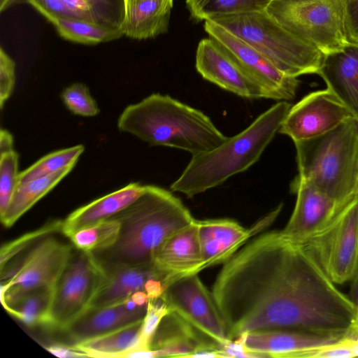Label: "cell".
<instances>
[{
	"mask_svg": "<svg viewBox=\"0 0 358 358\" xmlns=\"http://www.w3.org/2000/svg\"><path fill=\"white\" fill-rule=\"evenodd\" d=\"M204 29L262 87L266 99L288 101L294 98L299 83L296 78L282 72L256 49L213 21L206 20Z\"/></svg>",
	"mask_w": 358,
	"mask_h": 358,
	"instance_id": "7c38bea8",
	"label": "cell"
},
{
	"mask_svg": "<svg viewBox=\"0 0 358 358\" xmlns=\"http://www.w3.org/2000/svg\"><path fill=\"white\" fill-rule=\"evenodd\" d=\"M281 208L280 205L250 229L229 219L196 220L204 268L225 263L250 237L269 225Z\"/></svg>",
	"mask_w": 358,
	"mask_h": 358,
	"instance_id": "2e32d148",
	"label": "cell"
},
{
	"mask_svg": "<svg viewBox=\"0 0 358 358\" xmlns=\"http://www.w3.org/2000/svg\"><path fill=\"white\" fill-rule=\"evenodd\" d=\"M355 119H356V121H357V124H358V115L357 116H355Z\"/></svg>",
	"mask_w": 358,
	"mask_h": 358,
	"instance_id": "7dc6e473",
	"label": "cell"
},
{
	"mask_svg": "<svg viewBox=\"0 0 358 358\" xmlns=\"http://www.w3.org/2000/svg\"><path fill=\"white\" fill-rule=\"evenodd\" d=\"M357 326H358V308H357Z\"/></svg>",
	"mask_w": 358,
	"mask_h": 358,
	"instance_id": "c3c4849f",
	"label": "cell"
},
{
	"mask_svg": "<svg viewBox=\"0 0 358 358\" xmlns=\"http://www.w3.org/2000/svg\"><path fill=\"white\" fill-rule=\"evenodd\" d=\"M343 8L347 38L358 44V0H343Z\"/></svg>",
	"mask_w": 358,
	"mask_h": 358,
	"instance_id": "ab89813d",
	"label": "cell"
},
{
	"mask_svg": "<svg viewBox=\"0 0 358 358\" xmlns=\"http://www.w3.org/2000/svg\"><path fill=\"white\" fill-rule=\"evenodd\" d=\"M357 338L345 337L336 342L310 350L305 354L303 358H351L357 357Z\"/></svg>",
	"mask_w": 358,
	"mask_h": 358,
	"instance_id": "8d00e7d4",
	"label": "cell"
},
{
	"mask_svg": "<svg viewBox=\"0 0 358 358\" xmlns=\"http://www.w3.org/2000/svg\"><path fill=\"white\" fill-rule=\"evenodd\" d=\"M294 144L299 177L341 208L358 196V124L355 117L325 134Z\"/></svg>",
	"mask_w": 358,
	"mask_h": 358,
	"instance_id": "5b68a950",
	"label": "cell"
},
{
	"mask_svg": "<svg viewBox=\"0 0 358 358\" xmlns=\"http://www.w3.org/2000/svg\"><path fill=\"white\" fill-rule=\"evenodd\" d=\"M298 244L334 283L351 280L358 268V196L321 230Z\"/></svg>",
	"mask_w": 358,
	"mask_h": 358,
	"instance_id": "9c48e42d",
	"label": "cell"
},
{
	"mask_svg": "<svg viewBox=\"0 0 358 358\" xmlns=\"http://www.w3.org/2000/svg\"><path fill=\"white\" fill-rule=\"evenodd\" d=\"M62 99L68 109L76 115L92 117L99 113L96 101L83 83H74L64 89Z\"/></svg>",
	"mask_w": 358,
	"mask_h": 358,
	"instance_id": "836d02e7",
	"label": "cell"
},
{
	"mask_svg": "<svg viewBox=\"0 0 358 358\" xmlns=\"http://www.w3.org/2000/svg\"><path fill=\"white\" fill-rule=\"evenodd\" d=\"M353 113L358 115V44L348 41L342 48L324 55L317 73Z\"/></svg>",
	"mask_w": 358,
	"mask_h": 358,
	"instance_id": "44dd1931",
	"label": "cell"
},
{
	"mask_svg": "<svg viewBox=\"0 0 358 358\" xmlns=\"http://www.w3.org/2000/svg\"><path fill=\"white\" fill-rule=\"evenodd\" d=\"M143 320L106 334L75 343L74 346L90 357H127L133 352L145 350L141 338Z\"/></svg>",
	"mask_w": 358,
	"mask_h": 358,
	"instance_id": "d4e9b609",
	"label": "cell"
},
{
	"mask_svg": "<svg viewBox=\"0 0 358 358\" xmlns=\"http://www.w3.org/2000/svg\"><path fill=\"white\" fill-rule=\"evenodd\" d=\"M13 145L12 135L8 131L1 129L0 132V153L13 150Z\"/></svg>",
	"mask_w": 358,
	"mask_h": 358,
	"instance_id": "7bdbcfd3",
	"label": "cell"
},
{
	"mask_svg": "<svg viewBox=\"0 0 358 358\" xmlns=\"http://www.w3.org/2000/svg\"><path fill=\"white\" fill-rule=\"evenodd\" d=\"M170 312L162 297L150 299L141 329L142 343L145 350H150L155 334L163 317Z\"/></svg>",
	"mask_w": 358,
	"mask_h": 358,
	"instance_id": "d590c367",
	"label": "cell"
},
{
	"mask_svg": "<svg viewBox=\"0 0 358 358\" xmlns=\"http://www.w3.org/2000/svg\"><path fill=\"white\" fill-rule=\"evenodd\" d=\"M63 220H51L34 231L10 241L1 246L0 250V268L13 260L15 256L27 249L36 241L62 231Z\"/></svg>",
	"mask_w": 358,
	"mask_h": 358,
	"instance_id": "1f68e13d",
	"label": "cell"
},
{
	"mask_svg": "<svg viewBox=\"0 0 358 358\" xmlns=\"http://www.w3.org/2000/svg\"><path fill=\"white\" fill-rule=\"evenodd\" d=\"M105 278V271L92 252L76 248L53 288L44 327L65 329L90 306Z\"/></svg>",
	"mask_w": 358,
	"mask_h": 358,
	"instance_id": "ba28073f",
	"label": "cell"
},
{
	"mask_svg": "<svg viewBox=\"0 0 358 358\" xmlns=\"http://www.w3.org/2000/svg\"><path fill=\"white\" fill-rule=\"evenodd\" d=\"M148 306H137L131 298L115 304L88 308L66 329L75 343L92 339L144 318Z\"/></svg>",
	"mask_w": 358,
	"mask_h": 358,
	"instance_id": "d6986e66",
	"label": "cell"
},
{
	"mask_svg": "<svg viewBox=\"0 0 358 358\" xmlns=\"http://www.w3.org/2000/svg\"><path fill=\"white\" fill-rule=\"evenodd\" d=\"M145 185L131 182L72 212L63 220V234L70 238L80 229L109 219L126 208L143 192Z\"/></svg>",
	"mask_w": 358,
	"mask_h": 358,
	"instance_id": "7402d4cb",
	"label": "cell"
},
{
	"mask_svg": "<svg viewBox=\"0 0 358 358\" xmlns=\"http://www.w3.org/2000/svg\"><path fill=\"white\" fill-rule=\"evenodd\" d=\"M1 154L0 159V216L10 201L17 185L18 155L13 150Z\"/></svg>",
	"mask_w": 358,
	"mask_h": 358,
	"instance_id": "d6a6232c",
	"label": "cell"
},
{
	"mask_svg": "<svg viewBox=\"0 0 358 358\" xmlns=\"http://www.w3.org/2000/svg\"><path fill=\"white\" fill-rule=\"evenodd\" d=\"M348 296L358 308V268L353 276Z\"/></svg>",
	"mask_w": 358,
	"mask_h": 358,
	"instance_id": "ee69618b",
	"label": "cell"
},
{
	"mask_svg": "<svg viewBox=\"0 0 358 358\" xmlns=\"http://www.w3.org/2000/svg\"><path fill=\"white\" fill-rule=\"evenodd\" d=\"M73 250L72 245L48 236L36 243L23 258L0 268L2 305L31 289L54 287Z\"/></svg>",
	"mask_w": 358,
	"mask_h": 358,
	"instance_id": "30bf717a",
	"label": "cell"
},
{
	"mask_svg": "<svg viewBox=\"0 0 358 358\" xmlns=\"http://www.w3.org/2000/svg\"><path fill=\"white\" fill-rule=\"evenodd\" d=\"M102 266L105 278L90 307H103L120 303L137 291H145V284L149 279L156 277L161 280L152 266L127 264Z\"/></svg>",
	"mask_w": 358,
	"mask_h": 358,
	"instance_id": "603a6c76",
	"label": "cell"
},
{
	"mask_svg": "<svg viewBox=\"0 0 358 358\" xmlns=\"http://www.w3.org/2000/svg\"><path fill=\"white\" fill-rule=\"evenodd\" d=\"M196 69L204 79L238 96L266 99L262 87L222 46L210 37L199 43Z\"/></svg>",
	"mask_w": 358,
	"mask_h": 358,
	"instance_id": "5bb4252c",
	"label": "cell"
},
{
	"mask_svg": "<svg viewBox=\"0 0 358 358\" xmlns=\"http://www.w3.org/2000/svg\"><path fill=\"white\" fill-rule=\"evenodd\" d=\"M180 315L171 311L162 320L152 341V357H189L202 350L220 349Z\"/></svg>",
	"mask_w": 358,
	"mask_h": 358,
	"instance_id": "ffe728a7",
	"label": "cell"
},
{
	"mask_svg": "<svg viewBox=\"0 0 358 358\" xmlns=\"http://www.w3.org/2000/svg\"><path fill=\"white\" fill-rule=\"evenodd\" d=\"M22 2L31 4L49 21L57 17H73L62 0H0V10L3 12Z\"/></svg>",
	"mask_w": 358,
	"mask_h": 358,
	"instance_id": "74e56055",
	"label": "cell"
},
{
	"mask_svg": "<svg viewBox=\"0 0 358 358\" xmlns=\"http://www.w3.org/2000/svg\"><path fill=\"white\" fill-rule=\"evenodd\" d=\"M53 287H41L3 304L7 312L29 327L44 326L51 305Z\"/></svg>",
	"mask_w": 358,
	"mask_h": 358,
	"instance_id": "4316f807",
	"label": "cell"
},
{
	"mask_svg": "<svg viewBox=\"0 0 358 358\" xmlns=\"http://www.w3.org/2000/svg\"><path fill=\"white\" fill-rule=\"evenodd\" d=\"M96 22L106 27L120 29L125 13V0H87Z\"/></svg>",
	"mask_w": 358,
	"mask_h": 358,
	"instance_id": "e575fe53",
	"label": "cell"
},
{
	"mask_svg": "<svg viewBox=\"0 0 358 358\" xmlns=\"http://www.w3.org/2000/svg\"><path fill=\"white\" fill-rule=\"evenodd\" d=\"M62 1L73 17L97 22L92 8L87 0Z\"/></svg>",
	"mask_w": 358,
	"mask_h": 358,
	"instance_id": "60d3db41",
	"label": "cell"
},
{
	"mask_svg": "<svg viewBox=\"0 0 358 358\" xmlns=\"http://www.w3.org/2000/svg\"><path fill=\"white\" fill-rule=\"evenodd\" d=\"M117 127L151 145L184 150L192 155L211 150L228 138L199 110L160 94L128 106Z\"/></svg>",
	"mask_w": 358,
	"mask_h": 358,
	"instance_id": "3957f363",
	"label": "cell"
},
{
	"mask_svg": "<svg viewBox=\"0 0 358 358\" xmlns=\"http://www.w3.org/2000/svg\"><path fill=\"white\" fill-rule=\"evenodd\" d=\"M290 108L286 101H280L219 146L192 155L180 176L171 185V190L190 198L248 169L258 161L279 131Z\"/></svg>",
	"mask_w": 358,
	"mask_h": 358,
	"instance_id": "277c9868",
	"label": "cell"
},
{
	"mask_svg": "<svg viewBox=\"0 0 358 358\" xmlns=\"http://www.w3.org/2000/svg\"><path fill=\"white\" fill-rule=\"evenodd\" d=\"M300 244L263 234L227 260L212 287L229 338L266 329L358 337L357 308Z\"/></svg>",
	"mask_w": 358,
	"mask_h": 358,
	"instance_id": "6da1fadb",
	"label": "cell"
},
{
	"mask_svg": "<svg viewBox=\"0 0 358 358\" xmlns=\"http://www.w3.org/2000/svg\"><path fill=\"white\" fill-rule=\"evenodd\" d=\"M152 266L165 289L173 282L205 269L196 220L163 244L155 256Z\"/></svg>",
	"mask_w": 358,
	"mask_h": 358,
	"instance_id": "ac0fdd59",
	"label": "cell"
},
{
	"mask_svg": "<svg viewBox=\"0 0 358 358\" xmlns=\"http://www.w3.org/2000/svg\"><path fill=\"white\" fill-rule=\"evenodd\" d=\"M266 11L288 31L324 55L348 42L343 0H272Z\"/></svg>",
	"mask_w": 358,
	"mask_h": 358,
	"instance_id": "52a82bcc",
	"label": "cell"
},
{
	"mask_svg": "<svg viewBox=\"0 0 358 358\" xmlns=\"http://www.w3.org/2000/svg\"><path fill=\"white\" fill-rule=\"evenodd\" d=\"M15 64L14 61L1 48L0 49V106L3 107L5 101L12 94L15 81Z\"/></svg>",
	"mask_w": 358,
	"mask_h": 358,
	"instance_id": "f35d334b",
	"label": "cell"
},
{
	"mask_svg": "<svg viewBox=\"0 0 358 358\" xmlns=\"http://www.w3.org/2000/svg\"><path fill=\"white\" fill-rule=\"evenodd\" d=\"M173 0H138L126 4L124 36L141 40L154 38L168 29Z\"/></svg>",
	"mask_w": 358,
	"mask_h": 358,
	"instance_id": "cb8c5ba5",
	"label": "cell"
},
{
	"mask_svg": "<svg viewBox=\"0 0 358 358\" xmlns=\"http://www.w3.org/2000/svg\"><path fill=\"white\" fill-rule=\"evenodd\" d=\"M84 149L83 145H78L44 156L19 173L17 185L49 176L68 166H75Z\"/></svg>",
	"mask_w": 358,
	"mask_h": 358,
	"instance_id": "4dcf8cb0",
	"label": "cell"
},
{
	"mask_svg": "<svg viewBox=\"0 0 358 358\" xmlns=\"http://www.w3.org/2000/svg\"><path fill=\"white\" fill-rule=\"evenodd\" d=\"M161 297L171 311L217 344L223 347L232 341L212 292L203 285L198 273L173 282Z\"/></svg>",
	"mask_w": 358,
	"mask_h": 358,
	"instance_id": "8fae6325",
	"label": "cell"
},
{
	"mask_svg": "<svg viewBox=\"0 0 358 358\" xmlns=\"http://www.w3.org/2000/svg\"><path fill=\"white\" fill-rule=\"evenodd\" d=\"M45 349L55 356L68 358V357H89V355L76 348L74 345L69 346L62 343H55L45 347Z\"/></svg>",
	"mask_w": 358,
	"mask_h": 358,
	"instance_id": "b9f144b4",
	"label": "cell"
},
{
	"mask_svg": "<svg viewBox=\"0 0 358 358\" xmlns=\"http://www.w3.org/2000/svg\"><path fill=\"white\" fill-rule=\"evenodd\" d=\"M120 225L115 244L93 252L102 265L152 266L163 244L195 220L182 201L169 191L145 185L131 204L112 217Z\"/></svg>",
	"mask_w": 358,
	"mask_h": 358,
	"instance_id": "7a4b0ae2",
	"label": "cell"
},
{
	"mask_svg": "<svg viewBox=\"0 0 358 358\" xmlns=\"http://www.w3.org/2000/svg\"><path fill=\"white\" fill-rule=\"evenodd\" d=\"M355 117L329 89L304 96L291 107L279 132L298 142L316 138Z\"/></svg>",
	"mask_w": 358,
	"mask_h": 358,
	"instance_id": "4fadbf2b",
	"label": "cell"
},
{
	"mask_svg": "<svg viewBox=\"0 0 358 358\" xmlns=\"http://www.w3.org/2000/svg\"><path fill=\"white\" fill-rule=\"evenodd\" d=\"M138 0H125V3L127 4V3H131V2H134V1H136Z\"/></svg>",
	"mask_w": 358,
	"mask_h": 358,
	"instance_id": "bcb514c9",
	"label": "cell"
},
{
	"mask_svg": "<svg viewBox=\"0 0 358 358\" xmlns=\"http://www.w3.org/2000/svg\"><path fill=\"white\" fill-rule=\"evenodd\" d=\"M74 166H68L49 176L17 185L5 213L0 216L1 223L10 227L37 201L51 191Z\"/></svg>",
	"mask_w": 358,
	"mask_h": 358,
	"instance_id": "484cf974",
	"label": "cell"
},
{
	"mask_svg": "<svg viewBox=\"0 0 358 358\" xmlns=\"http://www.w3.org/2000/svg\"><path fill=\"white\" fill-rule=\"evenodd\" d=\"M272 0H187L191 17L207 20L224 15L266 10Z\"/></svg>",
	"mask_w": 358,
	"mask_h": 358,
	"instance_id": "f1b7e54d",
	"label": "cell"
},
{
	"mask_svg": "<svg viewBox=\"0 0 358 358\" xmlns=\"http://www.w3.org/2000/svg\"><path fill=\"white\" fill-rule=\"evenodd\" d=\"M120 222L110 217L74 233L69 238L73 246L80 250L99 252L109 248L116 242Z\"/></svg>",
	"mask_w": 358,
	"mask_h": 358,
	"instance_id": "f546056e",
	"label": "cell"
},
{
	"mask_svg": "<svg viewBox=\"0 0 358 358\" xmlns=\"http://www.w3.org/2000/svg\"><path fill=\"white\" fill-rule=\"evenodd\" d=\"M130 298L137 306H148L150 301V298L145 291H137L133 293Z\"/></svg>",
	"mask_w": 358,
	"mask_h": 358,
	"instance_id": "f6af8a7d",
	"label": "cell"
},
{
	"mask_svg": "<svg viewBox=\"0 0 358 358\" xmlns=\"http://www.w3.org/2000/svg\"><path fill=\"white\" fill-rule=\"evenodd\" d=\"M345 337L294 329H266L246 332L235 340L253 358H303L310 350Z\"/></svg>",
	"mask_w": 358,
	"mask_h": 358,
	"instance_id": "e0dca14e",
	"label": "cell"
},
{
	"mask_svg": "<svg viewBox=\"0 0 358 358\" xmlns=\"http://www.w3.org/2000/svg\"><path fill=\"white\" fill-rule=\"evenodd\" d=\"M291 190L296 194V204L286 226L280 231L289 241L300 243L307 239L325 227L342 208L298 176L291 185Z\"/></svg>",
	"mask_w": 358,
	"mask_h": 358,
	"instance_id": "9a60e30c",
	"label": "cell"
},
{
	"mask_svg": "<svg viewBox=\"0 0 358 358\" xmlns=\"http://www.w3.org/2000/svg\"><path fill=\"white\" fill-rule=\"evenodd\" d=\"M50 22L62 38L83 44H98L124 36L120 29L76 17H57Z\"/></svg>",
	"mask_w": 358,
	"mask_h": 358,
	"instance_id": "83f0119b",
	"label": "cell"
},
{
	"mask_svg": "<svg viewBox=\"0 0 358 358\" xmlns=\"http://www.w3.org/2000/svg\"><path fill=\"white\" fill-rule=\"evenodd\" d=\"M210 20L256 49L284 73H317L324 54L282 27L266 10L224 15Z\"/></svg>",
	"mask_w": 358,
	"mask_h": 358,
	"instance_id": "8992f818",
	"label": "cell"
}]
</instances>
